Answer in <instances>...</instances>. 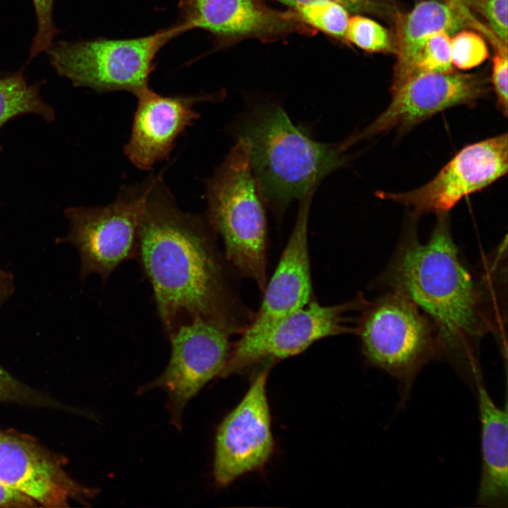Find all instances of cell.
<instances>
[{"mask_svg":"<svg viewBox=\"0 0 508 508\" xmlns=\"http://www.w3.org/2000/svg\"><path fill=\"white\" fill-rule=\"evenodd\" d=\"M346 40L368 52L395 54L393 32L365 15L355 14L350 17Z\"/></svg>","mask_w":508,"mask_h":508,"instance_id":"44dd1931","label":"cell"},{"mask_svg":"<svg viewBox=\"0 0 508 508\" xmlns=\"http://www.w3.org/2000/svg\"><path fill=\"white\" fill-rule=\"evenodd\" d=\"M232 131L247 143L258 189L278 220L292 201L314 194L322 181L349 159L340 143L313 140L275 102L246 108Z\"/></svg>","mask_w":508,"mask_h":508,"instance_id":"3957f363","label":"cell"},{"mask_svg":"<svg viewBox=\"0 0 508 508\" xmlns=\"http://www.w3.org/2000/svg\"><path fill=\"white\" fill-rule=\"evenodd\" d=\"M453 66L466 71L478 66L489 56L483 37L475 31L463 29L450 39Z\"/></svg>","mask_w":508,"mask_h":508,"instance_id":"7402d4cb","label":"cell"},{"mask_svg":"<svg viewBox=\"0 0 508 508\" xmlns=\"http://www.w3.org/2000/svg\"><path fill=\"white\" fill-rule=\"evenodd\" d=\"M507 49L496 50L492 59L490 78L497 107L505 116L507 114Z\"/></svg>","mask_w":508,"mask_h":508,"instance_id":"4316f807","label":"cell"},{"mask_svg":"<svg viewBox=\"0 0 508 508\" xmlns=\"http://www.w3.org/2000/svg\"><path fill=\"white\" fill-rule=\"evenodd\" d=\"M356 322L368 363L396 378L406 398L421 369L437 357L436 330L409 299L388 291L366 303Z\"/></svg>","mask_w":508,"mask_h":508,"instance_id":"5b68a950","label":"cell"},{"mask_svg":"<svg viewBox=\"0 0 508 508\" xmlns=\"http://www.w3.org/2000/svg\"><path fill=\"white\" fill-rule=\"evenodd\" d=\"M39 504L30 497L0 482V507L28 508Z\"/></svg>","mask_w":508,"mask_h":508,"instance_id":"f1b7e54d","label":"cell"},{"mask_svg":"<svg viewBox=\"0 0 508 508\" xmlns=\"http://www.w3.org/2000/svg\"><path fill=\"white\" fill-rule=\"evenodd\" d=\"M480 15L491 32L504 44L507 45L508 0H449Z\"/></svg>","mask_w":508,"mask_h":508,"instance_id":"d4e9b609","label":"cell"},{"mask_svg":"<svg viewBox=\"0 0 508 508\" xmlns=\"http://www.w3.org/2000/svg\"><path fill=\"white\" fill-rule=\"evenodd\" d=\"M406 234L382 277L389 291L412 301L432 322L437 357L449 361L462 376L476 382L481 376L479 344L488 331L499 329L492 294L485 292L466 265L452 238L447 213L425 243Z\"/></svg>","mask_w":508,"mask_h":508,"instance_id":"7a4b0ae2","label":"cell"},{"mask_svg":"<svg viewBox=\"0 0 508 508\" xmlns=\"http://www.w3.org/2000/svg\"><path fill=\"white\" fill-rule=\"evenodd\" d=\"M468 9L452 1L423 0L408 12L399 11L392 28L395 40L396 62L391 92L414 75L422 49L433 34H449L469 26Z\"/></svg>","mask_w":508,"mask_h":508,"instance_id":"e0dca14e","label":"cell"},{"mask_svg":"<svg viewBox=\"0 0 508 508\" xmlns=\"http://www.w3.org/2000/svg\"><path fill=\"white\" fill-rule=\"evenodd\" d=\"M0 401L40 403L44 401L0 365Z\"/></svg>","mask_w":508,"mask_h":508,"instance_id":"83f0119b","label":"cell"},{"mask_svg":"<svg viewBox=\"0 0 508 508\" xmlns=\"http://www.w3.org/2000/svg\"><path fill=\"white\" fill-rule=\"evenodd\" d=\"M483 73H420L392 92L387 108L363 131L341 143L344 150L364 138L394 128L406 129L447 108L473 104L488 92Z\"/></svg>","mask_w":508,"mask_h":508,"instance_id":"8fae6325","label":"cell"},{"mask_svg":"<svg viewBox=\"0 0 508 508\" xmlns=\"http://www.w3.org/2000/svg\"><path fill=\"white\" fill-rule=\"evenodd\" d=\"M176 23L185 32H209L219 47L247 38L272 42L310 32L294 9H274L262 0H179Z\"/></svg>","mask_w":508,"mask_h":508,"instance_id":"4fadbf2b","label":"cell"},{"mask_svg":"<svg viewBox=\"0 0 508 508\" xmlns=\"http://www.w3.org/2000/svg\"><path fill=\"white\" fill-rule=\"evenodd\" d=\"M269 368L255 377L239 404L220 424L215 438L214 477L226 486L241 476L262 467L274 448L266 393Z\"/></svg>","mask_w":508,"mask_h":508,"instance_id":"7c38bea8","label":"cell"},{"mask_svg":"<svg viewBox=\"0 0 508 508\" xmlns=\"http://www.w3.org/2000/svg\"><path fill=\"white\" fill-rule=\"evenodd\" d=\"M184 32L175 23L138 38L54 42L46 52L56 73L75 86L100 93L123 90L136 95L149 87L160 49Z\"/></svg>","mask_w":508,"mask_h":508,"instance_id":"8992f818","label":"cell"},{"mask_svg":"<svg viewBox=\"0 0 508 508\" xmlns=\"http://www.w3.org/2000/svg\"><path fill=\"white\" fill-rule=\"evenodd\" d=\"M313 195L299 200L293 231L274 274L266 284L260 308L241 334H251L265 330L311 301L308 222Z\"/></svg>","mask_w":508,"mask_h":508,"instance_id":"2e32d148","label":"cell"},{"mask_svg":"<svg viewBox=\"0 0 508 508\" xmlns=\"http://www.w3.org/2000/svg\"><path fill=\"white\" fill-rule=\"evenodd\" d=\"M507 143L504 133L467 145L425 185L408 192H378L377 196L411 207L418 214L447 213L464 196L507 174Z\"/></svg>","mask_w":508,"mask_h":508,"instance_id":"30bf717a","label":"cell"},{"mask_svg":"<svg viewBox=\"0 0 508 508\" xmlns=\"http://www.w3.org/2000/svg\"><path fill=\"white\" fill-rule=\"evenodd\" d=\"M0 482L47 508L86 504L97 490L78 483L56 459L32 441L0 431Z\"/></svg>","mask_w":508,"mask_h":508,"instance_id":"5bb4252c","label":"cell"},{"mask_svg":"<svg viewBox=\"0 0 508 508\" xmlns=\"http://www.w3.org/2000/svg\"><path fill=\"white\" fill-rule=\"evenodd\" d=\"M43 83L29 84L22 69L0 75V130L9 121L26 114H37L47 122L55 120L53 108L40 95Z\"/></svg>","mask_w":508,"mask_h":508,"instance_id":"d6986e66","label":"cell"},{"mask_svg":"<svg viewBox=\"0 0 508 508\" xmlns=\"http://www.w3.org/2000/svg\"><path fill=\"white\" fill-rule=\"evenodd\" d=\"M3 75V74L0 73V75Z\"/></svg>","mask_w":508,"mask_h":508,"instance_id":"f546056e","label":"cell"},{"mask_svg":"<svg viewBox=\"0 0 508 508\" xmlns=\"http://www.w3.org/2000/svg\"><path fill=\"white\" fill-rule=\"evenodd\" d=\"M450 39L449 34L445 31L432 35L422 49L414 75L426 72L448 73L454 71Z\"/></svg>","mask_w":508,"mask_h":508,"instance_id":"603a6c76","label":"cell"},{"mask_svg":"<svg viewBox=\"0 0 508 508\" xmlns=\"http://www.w3.org/2000/svg\"><path fill=\"white\" fill-rule=\"evenodd\" d=\"M217 237L205 215L177 206L160 176L148 179L135 260L151 286L167 337L198 318L230 335L241 334L251 321Z\"/></svg>","mask_w":508,"mask_h":508,"instance_id":"6da1fadb","label":"cell"},{"mask_svg":"<svg viewBox=\"0 0 508 508\" xmlns=\"http://www.w3.org/2000/svg\"><path fill=\"white\" fill-rule=\"evenodd\" d=\"M205 216L222 241L229 265L263 292L267 282V219L244 140L237 138L207 180Z\"/></svg>","mask_w":508,"mask_h":508,"instance_id":"277c9868","label":"cell"},{"mask_svg":"<svg viewBox=\"0 0 508 508\" xmlns=\"http://www.w3.org/2000/svg\"><path fill=\"white\" fill-rule=\"evenodd\" d=\"M231 335L204 319L181 325L168 339L171 356L164 372L138 389H162L167 395L170 422L181 428L184 409L189 401L212 378L219 375L227 361Z\"/></svg>","mask_w":508,"mask_h":508,"instance_id":"9c48e42d","label":"cell"},{"mask_svg":"<svg viewBox=\"0 0 508 508\" xmlns=\"http://www.w3.org/2000/svg\"><path fill=\"white\" fill-rule=\"evenodd\" d=\"M481 425L482 471L476 499L478 506L506 508L508 505L507 407L495 405L483 385L476 384Z\"/></svg>","mask_w":508,"mask_h":508,"instance_id":"ac0fdd59","label":"cell"},{"mask_svg":"<svg viewBox=\"0 0 508 508\" xmlns=\"http://www.w3.org/2000/svg\"><path fill=\"white\" fill-rule=\"evenodd\" d=\"M367 301L361 296L334 306L310 301L260 332L241 334L231 347L220 374L225 377L265 359H284L298 354L328 337L356 332L352 318Z\"/></svg>","mask_w":508,"mask_h":508,"instance_id":"ba28073f","label":"cell"},{"mask_svg":"<svg viewBox=\"0 0 508 508\" xmlns=\"http://www.w3.org/2000/svg\"><path fill=\"white\" fill-rule=\"evenodd\" d=\"M295 8L299 6L319 1H333L344 6L350 13L377 17L392 25L400 11L394 0H274Z\"/></svg>","mask_w":508,"mask_h":508,"instance_id":"cb8c5ba5","label":"cell"},{"mask_svg":"<svg viewBox=\"0 0 508 508\" xmlns=\"http://www.w3.org/2000/svg\"><path fill=\"white\" fill-rule=\"evenodd\" d=\"M135 96L138 104L124 153L138 169L150 170L169 159L177 138L198 119L194 105L221 95L163 96L147 87Z\"/></svg>","mask_w":508,"mask_h":508,"instance_id":"9a60e30c","label":"cell"},{"mask_svg":"<svg viewBox=\"0 0 508 508\" xmlns=\"http://www.w3.org/2000/svg\"><path fill=\"white\" fill-rule=\"evenodd\" d=\"M148 180L123 187L105 206L73 207L64 211L70 229L59 243H68L78 251L82 282L97 274L103 284L123 262L135 259L138 228L143 213Z\"/></svg>","mask_w":508,"mask_h":508,"instance_id":"52a82bcc","label":"cell"},{"mask_svg":"<svg viewBox=\"0 0 508 508\" xmlns=\"http://www.w3.org/2000/svg\"><path fill=\"white\" fill-rule=\"evenodd\" d=\"M55 0H32L37 20V30L30 48L29 60L46 52L61 32L54 24L53 8Z\"/></svg>","mask_w":508,"mask_h":508,"instance_id":"484cf974","label":"cell"},{"mask_svg":"<svg viewBox=\"0 0 508 508\" xmlns=\"http://www.w3.org/2000/svg\"><path fill=\"white\" fill-rule=\"evenodd\" d=\"M294 10L309 28L346 42L350 13L341 5L333 1H319L301 5Z\"/></svg>","mask_w":508,"mask_h":508,"instance_id":"ffe728a7","label":"cell"}]
</instances>
